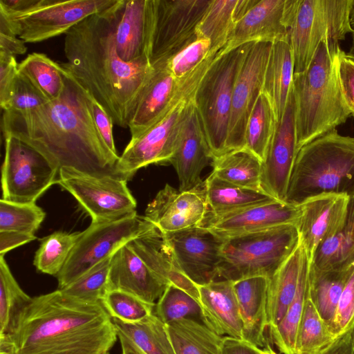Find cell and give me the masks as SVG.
Listing matches in <instances>:
<instances>
[{
	"label": "cell",
	"instance_id": "cell-1",
	"mask_svg": "<svg viewBox=\"0 0 354 354\" xmlns=\"http://www.w3.org/2000/svg\"><path fill=\"white\" fill-rule=\"evenodd\" d=\"M63 73L66 86L59 98L29 112L3 111V135L36 149L59 170L123 179L116 169L120 156L109 150L95 125L87 91Z\"/></svg>",
	"mask_w": 354,
	"mask_h": 354
},
{
	"label": "cell",
	"instance_id": "cell-2",
	"mask_svg": "<svg viewBox=\"0 0 354 354\" xmlns=\"http://www.w3.org/2000/svg\"><path fill=\"white\" fill-rule=\"evenodd\" d=\"M118 1L65 34L67 62L59 64L104 107L113 123L127 128L153 68L147 57L126 62L118 56L114 34Z\"/></svg>",
	"mask_w": 354,
	"mask_h": 354
},
{
	"label": "cell",
	"instance_id": "cell-3",
	"mask_svg": "<svg viewBox=\"0 0 354 354\" xmlns=\"http://www.w3.org/2000/svg\"><path fill=\"white\" fill-rule=\"evenodd\" d=\"M118 339L100 301L75 299L59 289L30 301L0 336V354H110Z\"/></svg>",
	"mask_w": 354,
	"mask_h": 354
},
{
	"label": "cell",
	"instance_id": "cell-4",
	"mask_svg": "<svg viewBox=\"0 0 354 354\" xmlns=\"http://www.w3.org/2000/svg\"><path fill=\"white\" fill-rule=\"evenodd\" d=\"M344 53L339 41H324L308 68L293 75L292 91L298 151L346 122L351 115L338 76L339 60Z\"/></svg>",
	"mask_w": 354,
	"mask_h": 354
},
{
	"label": "cell",
	"instance_id": "cell-5",
	"mask_svg": "<svg viewBox=\"0 0 354 354\" xmlns=\"http://www.w3.org/2000/svg\"><path fill=\"white\" fill-rule=\"evenodd\" d=\"M328 192H354V137L341 135L336 129L298 151L285 202L299 205Z\"/></svg>",
	"mask_w": 354,
	"mask_h": 354
},
{
	"label": "cell",
	"instance_id": "cell-6",
	"mask_svg": "<svg viewBox=\"0 0 354 354\" xmlns=\"http://www.w3.org/2000/svg\"><path fill=\"white\" fill-rule=\"evenodd\" d=\"M218 52L212 53L189 75L181 80L171 103L158 120L135 138H131L120 156L116 169L124 180H131L141 168L169 163L181 130L191 112L194 97L203 77Z\"/></svg>",
	"mask_w": 354,
	"mask_h": 354
},
{
	"label": "cell",
	"instance_id": "cell-7",
	"mask_svg": "<svg viewBox=\"0 0 354 354\" xmlns=\"http://www.w3.org/2000/svg\"><path fill=\"white\" fill-rule=\"evenodd\" d=\"M296 225H282L225 238L218 279L232 282L255 276L270 279L299 245Z\"/></svg>",
	"mask_w": 354,
	"mask_h": 354
},
{
	"label": "cell",
	"instance_id": "cell-8",
	"mask_svg": "<svg viewBox=\"0 0 354 354\" xmlns=\"http://www.w3.org/2000/svg\"><path fill=\"white\" fill-rule=\"evenodd\" d=\"M251 44L221 48L196 91L194 104L212 158L226 153L233 89Z\"/></svg>",
	"mask_w": 354,
	"mask_h": 354
},
{
	"label": "cell",
	"instance_id": "cell-9",
	"mask_svg": "<svg viewBox=\"0 0 354 354\" xmlns=\"http://www.w3.org/2000/svg\"><path fill=\"white\" fill-rule=\"evenodd\" d=\"M353 6L354 0H297L288 29L294 73L308 68L322 41L340 42L353 33Z\"/></svg>",
	"mask_w": 354,
	"mask_h": 354
},
{
	"label": "cell",
	"instance_id": "cell-10",
	"mask_svg": "<svg viewBox=\"0 0 354 354\" xmlns=\"http://www.w3.org/2000/svg\"><path fill=\"white\" fill-rule=\"evenodd\" d=\"M211 0H147V57L163 65L197 39V28Z\"/></svg>",
	"mask_w": 354,
	"mask_h": 354
},
{
	"label": "cell",
	"instance_id": "cell-11",
	"mask_svg": "<svg viewBox=\"0 0 354 354\" xmlns=\"http://www.w3.org/2000/svg\"><path fill=\"white\" fill-rule=\"evenodd\" d=\"M153 223L136 212L108 222L92 223L80 233L64 266L56 277L58 289L76 280L95 266L112 257L121 247Z\"/></svg>",
	"mask_w": 354,
	"mask_h": 354
},
{
	"label": "cell",
	"instance_id": "cell-12",
	"mask_svg": "<svg viewBox=\"0 0 354 354\" xmlns=\"http://www.w3.org/2000/svg\"><path fill=\"white\" fill-rule=\"evenodd\" d=\"M118 0H36L28 8L0 15L26 43L40 42L62 34L90 15L101 12Z\"/></svg>",
	"mask_w": 354,
	"mask_h": 354
},
{
	"label": "cell",
	"instance_id": "cell-13",
	"mask_svg": "<svg viewBox=\"0 0 354 354\" xmlns=\"http://www.w3.org/2000/svg\"><path fill=\"white\" fill-rule=\"evenodd\" d=\"M3 137L2 199L14 203H35L50 187L57 183L59 168L21 140L11 136Z\"/></svg>",
	"mask_w": 354,
	"mask_h": 354
},
{
	"label": "cell",
	"instance_id": "cell-14",
	"mask_svg": "<svg viewBox=\"0 0 354 354\" xmlns=\"http://www.w3.org/2000/svg\"><path fill=\"white\" fill-rule=\"evenodd\" d=\"M57 183L77 200L92 223L112 221L136 212L137 203L126 180L61 169Z\"/></svg>",
	"mask_w": 354,
	"mask_h": 354
},
{
	"label": "cell",
	"instance_id": "cell-15",
	"mask_svg": "<svg viewBox=\"0 0 354 354\" xmlns=\"http://www.w3.org/2000/svg\"><path fill=\"white\" fill-rule=\"evenodd\" d=\"M272 43L252 41L240 68L232 93L226 153L245 147L248 121L263 91Z\"/></svg>",
	"mask_w": 354,
	"mask_h": 354
},
{
	"label": "cell",
	"instance_id": "cell-16",
	"mask_svg": "<svg viewBox=\"0 0 354 354\" xmlns=\"http://www.w3.org/2000/svg\"><path fill=\"white\" fill-rule=\"evenodd\" d=\"M165 234L180 270L192 282L199 286L218 279L225 238L201 226Z\"/></svg>",
	"mask_w": 354,
	"mask_h": 354
},
{
	"label": "cell",
	"instance_id": "cell-17",
	"mask_svg": "<svg viewBox=\"0 0 354 354\" xmlns=\"http://www.w3.org/2000/svg\"><path fill=\"white\" fill-rule=\"evenodd\" d=\"M297 147L292 91L281 120L262 161L260 189L277 201L285 202Z\"/></svg>",
	"mask_w": 354,
	"mask_h": 354
},
{
	"label": "cell",
	"instance_id": "cell-18",
	"mask_svg": "<svg viewBox=\"0 0 354 354\" xmlns=\"http://www.w3.org/2000/svg\"><path fill=\"white\" fill-rule=\"evenodd\" d=\"M297 0H255L236 23L225 48L244 44L274 42L288 37L290 22Z\"/></svg>",
	"mask_w": 354,
	"mask_h": 354
},
{
	"label": "cell",
	"instance_id": "cell-19",
	"mask_svg": "<svg viewBox=\"0 0 354 354\" xmlns=\"http://www.w3.org/2000/svg\"><path fill=\"white\" fill-rule=\"evenodd\" d=\"M349 201L347 194L328 192L309 197L299 204L301 216L297 228L311 262L319 246L343 226Z\"/></svg>",
	"mask_w": 354,
	"mask_h": 354
},
{
	"label": "cell",
	"instance_id": "cell-20",
	"mask_svg": "<svg viewBox=\"0 0 354 354\" xmlns=\"http://www.w3.org/2000/svg\"><path fill=\"white\" fill-rule=\"evenodd\" d=\"M207 211L203 183L185 192L167 184L147 205L144 216L169 233L200 226Z\"/></svg>",
	"mask_w": 354,
	"mask_h": 354
},
{
	"label": "cell",
	"instance_id": "cell-21",
	"mask_svg": "<svg viewBox=\"0 0 354 354\" xmlns=\"http://www.w3.org/2000/svg\"><path fill=\"white\" fill-rule=\"evenodd\" d=\"M300 216L299 205L274 201L221 215L207 212L200 226L227 238L282 225L297 226Z\"/></svg>",
	"mask_w": 354,
	"mask_h": 354
},
{
	"label": "cell",
	"instance_id": "cell-22",
	"mask_svg": "<svg viewBox=\"0 0 354 354\" xmlns=\"http://www.w3.org/2000/svg\"><path fill=\"white\" fill-rule=\"evenodd\" d=\"M212 153L194 106L179 136L169 164L174 167L180 192L201 186V174L212 160Z\"/></svg>",
	"mask_w": 354,
	"mask_h": 354
},
{
	"label": "cell",
	"instance_id": "cell-23",
	"mask_svg": "<svg viewBox=\"0 0 354 354\" xmlns=\"http://www.w3.org/2000/svg\"><path fill=\"white\" fill-rule=\"evenodd\" d=\"M167 286L127 243L112 257L108 291H124L155 305Z\"/></svg>",
	"mask_w": 354,
	"mask_h": 354
},
{
	"label": "cell",
	"instance_id": "cell-24",
	"mask_svg": "<svg viewBox=\"0 0 354 354\" xmlns=\"http://www.w3.org/2000/svg\"><path fill=\"white\" fill-rule=\"evenodd\" d=\"M196 286L203 324L221 336L243 339V326L233 282L218 279Z\"/></svg>",
	"mask_w": 354,
	"mask_h": 354
},
{
	"label": "cell",
	"instance_id": "cell-25",
	"mask_svg": "<svg viewBox=\"0 0 354 354\" xmlns=\"http://www.w3.org/2000/svg\"><path fill=\"white\" fill-rule=\"evenodd\" d=\"M128 245L165 284L175 285L197 300V286L180 270L166 234L153 224Z\"/></svg>",
	"mask_w": 354,
	"mask_h": 354
},
{
	"label": "cell",
	"instance_id": "cell-26",
	"mask_svg": "<svg viewBox=\"0 0 354 354\" xmlns=\"http://www.w3.org/2000/svg\"><path fill=\"white\" fill-rule=\"evenodd\" d=\"M181 80L174 78L165 64L153 68L129 120L131 138L142 134L163 114L177 93Z\"/></svg>",
	"mask_w": 354,
	"mask_h": 354
},
{
	"label": "cell",
	"instance_id": "cell-27",
	"mask_svg": "<svg viewBox=\"0 0 354 354\" xmlns=\"http://www.w3.org/2000/svg\"><path fill=\"white\" fill-rule=\"evenodd\" d=\"M269 279L264 276L233 282L243 326V339L263 348L268 342L267 294Z\"/></svg>",
	"mask_w": 354,
	"mask_h": 354
},
{
	"label": "cell",
	"instance_id": "cell-28",
	"mask_svg": "<svg viewBox=\"0 0 354 354\" xmlns=\"http://www.w3.org/2000/svg\"><path fill=\"white\" fill-rule=\"evenodd\" d=\"M114 34L118 55L124 62L147 57V0H119Z\"/></svg>",
	"mask_w": 354,
	"mask_h": 354
},
{
	"label": "cell",
	"instance_id": "cell-29",
	"mask_svg": "<svg viewBox=\"0 0 354 354\" xmlns=\"http://www.w3.org/2000/svg\"><path fill=\"white\" fill-rule=\"evenodd\" d=\"M123 354H176L166 325L154 313L136 323L113 319Z\"/></svg>",
	"mask_w": 354,
	"mask_h": 354
},
{
	"label": "cell",
	"instance_id": "cell-30",
	"mask_svg": "<svg viewBox=\"0 0 354 354\" xmlns=\"http://www.w3.org/2000/svg\"><path fill=\"white\" fill-rule=\"evenodd\" d=\"M294 60L288 37L272 43L262 92L269 99L277 122L281 120L292 92Z\"/></svg>",
	"mask_w": 354,
	"mask_h": 354
},
{
	"label": "cell",
	"instance_id": "cell-31",
	"mask_svg": "<svg viewBox=\"0 0 354 354\" xmlns=\"http://www.w3.org/2000/svg\"><path fill=\"white\" fill-rule=\"evenodd\" d=\"M304 252V247L300 239L296 249L269 279L266 304L268 330L279 324L295 297Z\"/></svg>",
	"mask_w": 354,
	"mask_h": 354
},
{
	"label": "cell",
	"instance_id": "cell-32",
	"mask_svg": "<svg viewBox=\"0 0 354 354\" xmlns=\"http://www.w3.org/2000/svg\"><path fill=\"white\" fill-rule=\"evenodd\" d=\"M255 0H211L197 28V38L211 43L212 50L227 44L236 23Z\"/></svg>",
	"mask_w": 354,
	"mask_h": 354
},
{
	"label": "cell",
	"instance_id": "cell-33",
	"mask_svg": "<svg viewBox=\"0 0 354 354\" xmlns=\"http://www.w3.org/2000/svg\"><path fill=\"white\" fill-rule=\"evenodd\" d=\"M207 213L221 215L277 201L261 190L239 187L225 182L213 173L203 182Z\"/></svg>",
	"mask_w": 354,
	"mask_h": 354
},
{
	"label": "cell",
	"instance_id": "cell-34",
	"mask_svg": "<svg viewBox=\"0 0 354 354\" xmlns=\"http://www.w3.org/2000/svg\"><path fill=\"white\" fill-rule=\"evenodd\" d=\"M310 264L311 261L304 248L295 297L279 324L267 331L268 341L282 354H296L298 329L310 289Z\"/></svg>",
	"mask_w": 354,
	"mask_h": 354
},
{
	"label": "cell",
	"instance_id": "cell-35",
	"mask_svg": "<svg viewBox=\"0 0 354 354\" xmlns=\"http://www.w3.org/2000/svg\"><path fill=\"white\" fill-rule=\"evenodd\" d=\"M311 264L319 270L347 269L354 264V192L343 226L319 246Z\"/></svg>",
	"mask_w": 354,
	"mask_h": 354
},
{
	"label": "cell",
	"instance_id": "cell-36",
	"mask_svg": "<svg viewBox=\"0 0 354 354\" xmlns=\"http://www.w3.org/2000/svg\"><path fill=\"white\" fill-rule=\"evenodd\" d=\"M165 325L176 354H223V337L203 323L181 319Z\"/></svg>",
	"mask_w": 354,
	"mask_h": 354
},
{
	"label": "cell",
	"instance_id": "cell-37",
	"mask_svg": "<svg viewBox=\"0 0 354 354\" xmlns=\"http://www.w3.org/2000/svg\"><path fill=\"white\" fill-rule=\"evenodd\" d=\"M213 173L229 183L260 189L262 161L245 148L225 153L212 159Z\"/></svg>",
	"mask_w": 354,
	"mask_h": 354
},
{
	"label": "cell",
	"instance_id": "cell-38",
	"mask_svg": "<svg viewBox=\"0 0 354 354\" xmlns=\"http://www.w3.org/2000/svg\"><path fill=\"white\" fill-rule=\"evenodd\" d=\"M18 72L48 101L59 98L65 89L66 80L62 68L44 53L29 54L19 64Z\"/></svg>",
	"mask_w": 354,
	"mask_h": 354
},
{
	"label": "cell",
	"instance_id": "cell-39",
	"mask_svg": "<svg viewBox=\"0 0 354 354\" xmlns=\"http://www.w3.org/2000/svg\"><path fill=\"white\" fill-rule=\"evenodd\" d=\"M351 267L347 269L319 270L310 264L311 297L321 316L330 328Z\"/></svg>",
	"mask_w": 354,
	"mask_h": 354
},
{
	"label": "cell",
	"instance_id": "cell-40",
	"mask_svg": "<svg viewBox=\"0 0 354 354\" xmlns=\"http://www.w3.org/2000/svg\"><path fill=\"white\" fill-rule=\"evenodd\" d=\"M337 337L316 307L310 285L298 329L296 354H317Z\"/></svg>",
	"mask_w": 354,
	"mask_h": 354
},
{
	"label": "cell",
	"instance_id": "cell-41",
	"mask_svg": "<svg viewBox=\"0 0 354 354\" xmlns=\"http://www.w3.org/2000/svg\"><path fill=\"white\" fill-rule=\"evenodd\" d=\"M277 124L272 104L268 97L261 92L248 121L244 148L263 161Z\"/></svg>",
	"mask_w": 354,
	"mask_h": 354
},
{
	"label": "cell",
	"instance_id": "cell-42",
	"mask_svg": "<svg viewBox=\"0 0 354 354\" xmlns=\"http://www.w3.org/2000/svg\"><path fill=\"white\" fill-rule=\"evenodd\" d=\"M80 233L57 231L44 237L33 261L37 271L57 277L64 266Z\"/></svg>",
	"mask_w": 354,
	"mask_h": 354
},
{
	"label": "cell",
	"instance_id": "cell-43",
	"mask_svg": "<svg viewBox=\"0 0 354 354\" xmlns=\"http://www.w3.org/2000/svg\"><path fill=\"white\" fill-rule=\"evenodd\" d=\"M153 313L165 324L181 319H192L203 323L198 300L173 284L167 286L155 304Z\"/></svg>",
	"mask_w": 354,
	"mask_h": 354
},
{
	"label": "cell",
	"instance_id": "cell-44",
	"mask_svg": "<svg viewBox=\"0 0 354 354\" xmlns=\"http://www.w3.org/2000/svg\"><path fill=\"white\" fill-rule=\"evenodd\" d=\"M31 298L13 277L4 256H0V336L8 333L16 315Z\"/></svg>",
	"mask_w": 354,
	"mask_h": 354
},
{
	"label": "cell",
	"instance_id": "cell-45",
	"mask_svg": "<svg viewBox=\"0 0 354 354\" xmlns=\"http://www.w3.org/2000/svg\"><path fill=\"white\" fill-rule=\"evenodd\" d=\"M45 216L44 210L35 203L0 200V232L14 231L35 234Z\"/></svg>",
	"mask_w": 354,
	"mask_h": 354
},
{
	"label": "cell",
	"instance_id": "cell-46",
	"mask_svg": "<svg viewBox=\"0 0 354 354\" xmlns=\"http://www.w3.org/2000/svg\"><path fill=\"white\" fill-rule=\"evenodd\" d=\"M112 257L101 261L76 280L59 290L64 295L75 299L100 301L108 291Z\"/></svg>",
	"mask_w": 354,
	"mask_h": 354
},
{
	"label": "cell",
	"instance_id": "cell-47",
	"mask_svg": "<svg viewBox=\"0 0 354 354\" xmlns=\"http://www.w3.org/2000/svg\"><path fill=\"white\" fill-rule=\"evenodd\" d=\"M113 319L136 323L153 314L154 306L135 295L121 290H109L100 301Z\"/></svg>",
	"mask_w": 354,
	"mask_h": 354
},
{
	"label": "cell",
	"instance_id": "cell-48",
	"mask_svg": "<svg viewBox=\"0 0 354 354\" xmlns=\"http://www.w3.org/2000/svg\"><path fill=\"white\" fill-rule=\"evenodd\" d=\"M48 100L21 74H18L6 97L0 101L3 111L26 113L35 110Z\"/></svg>",
	"mask_w": 354,
	"mask_h": 354
},
{
	"label": "cell",
	"instance_id": "cell-49",
	"mask_svg": "<svg viewBox=\"0 0 354 354\" xmlns=\"http://www.w3.org/2000/svg\"><path fill=\"white\" fill-rule=\"evenodd\" d=\"M213 51L214 50H212L209 40L197 38L164 64L174 78L181 80L194 71Z\"/></svg>",
	"mask_w": 354,
	"mask_h": 354
},
{
	"label": "cell",
	"instance_id": "cell-50",
	"mask_svg": "<svg viewBox=\"0 0 354 354\" xmlns=\"http://www.w3.org/2000/svg\"><path fill=\"white\" fill-rule=\"evenodd\" d=\"M354 328V264L343 289L331 328L338 337Z\"/></svg>",
	"mask_w": 354,
	"mask_h": 354
},
{
	"label": "cell",
	"instance_id": "cell-51",
	"mask_svg": "<svg viewBox=\"0 0 354 354\" xmlns=\"http://www.w3.org/2000/svg\"><path fill=\"white\" fill-rule=\"evenodd\" d=\"M88 102L95 125L109 150L118 155L113 134V121L104 107L87 92Z\"/></svg>",
	"mask_w": 354,
	"mask_h": 354
},
{
	"label": "cell",
	"instance_id": "cell-52",
	"mask_svg": "<svg viewBox=\"0 0 354 354\" xmlns=\"http://www.w3.org/2000/svg\"><path fill=\"white\" fill-rule=\"evenodd\" d=\"M345 54L339 60L338 76L345 102L354 117V60L347 57Z\"/></svg>",
	"mask_w": 354,
	"mask_h": 354
},
{
	"label": "cell",
	"instance_id": "cell-53",
	"mask_svg": "<svg viewBox=\"0 0 354 354\" xmlns=\"http://www.w3.org/2000/svg\"><path fill=\"white\" fill-rule=\"evenodd\" d=\"M25 43L12 31L5 17L0 15V53L15 57L23 55L27 51Z\"/></svg>",
	"mask_w": 354,
	"mask_h": 354
},
{
	"label": "cell",
	"instance_id": "cell-54",
	"mask_svg": "<svg viewBox=\"0 0 354 354\" xmlns=\"http://www.w3.org/2000/svg\"><path fill=\"white\" fill-rule=\"evenodd\" d=\"M18 66L15 56L0 53V101L6 97L15 80Z\"/></svg>",
	"mask_w": 354,
	"mask_h": 354
},
{
	"label": "cell",
	"instance_id": "cell-55",
	"mask_svg": "<svg viewBox=\"0 0 354 354\" xmlns=\"http://www.w3.org/2000/svg\"><path fill=\"white\" fill-rule=\"evenodd\" d=\"M36 239L35 234L14 231L0 232V256Z\"/></svg>",
	"mask_w": 354,
	"mask_h": 354
},
{
	"label": "cell",
	"instance_id": "cell-56",
	"mask_svg": "<svg viewBox=\"0 0 354 354\" xmlns=\"http://www.w3.org/2000/svg\"><path fill=\"white\" fill-rule=\"evenodd\" d=\"M261 351L262 348L243 339L223 337V354H261Z\"/></svg>",
	"mask_w": 354,
	"mask_h": 354
},
{
	"label": "cell",
	"instance_id": "cell-57",
	"mask_svg": "<svg viewBox=\"0 0 354 354\" xmlns=\"http://www.w3.org/2000/svg\"><path fill=\"white\" fill-rule=\"evenodd\" d=\"M317 354H354V328L337 337Z\"/></svg>",
	"mask_w": 354,
	"mask_h": 354
},
{
	"label": "cell",
	"instance_id": "cell-58",
	"mask_svg": "<svg viewBox=\"0 0 354 354\" xmlns=\"http://www.w3.org/2000/svg\"><path fill=\"white\" fill-rule=\"evenodd\" d=\"M261 354H278L272 347L269 341L266 343L265 346L262 348Z\"/></svg>",
	"mask_w": 354,
	"mask_h": 354
},
{
	"label": "cell",
	"instance_id": "cell-59",
	"mask_svg": "<svg viewBox=\"0 0 354 354\" xmlns=\"http://www.w3.org/2000/svg\"><path fill=\"white\" fill-rule=\"evenodd\" d=\"M352 35V41L351 45L350 46L349 50L348 53H346V56L353 60H354V31Z\"/></svg>",
	"mask_w": 354,
	"mask_h": 354
},
{
	"label": "cell",
	"instance_id": "cell-60",
	"mask_svg": "<svg viewBox=\"0 0 354 354\" xmlns=\"http://www.w3.org/2000/svg\"><path fill=\"white\" fill-rule=\"evenodd\" d=\"M351 24L354 28V6L352 9L351 15Z\"/></svg>",
	"mask_w": 354,
	"mask_h": 354
},
{
	"label": "cell",
	"instance_id": "cell-61",
	"mask_svg": "<svg viewBox=\"0 0 354 354\" xmlns=\"http://www.w3.org/2000/svg\"><path fill=\"white\" fill-rule=\"evenodd\" d=\"M121 354H123V353H121Z\"/></svg>",
	"mask_w": 354,
	"mask_h": 354
}]
</instances>
